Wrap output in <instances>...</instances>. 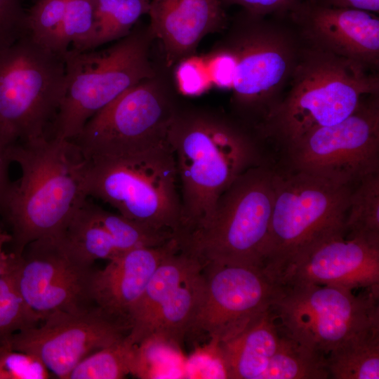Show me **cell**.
Wrapping results in <instances>:
<instances>
[{
	"mask_svg": "<svg viewBox=\"0 0 379 379\" xmlns=\"http://www.w3.org/2000/svg\"><path fill=\"white\" fill-rule=\"evenodd\" d=\"M13 255L16 289L42 319L55 311L77 312L96 305L92 295L95 262L77 252L63 234L36 239L20 256Z\"/></svg>",
	"mask_w": 379,
	"mask_h": 379,
	"instance_id": "cell-13",
	"label": "cell"
},
{
	"mask_svg": "<svg viewBox=\"0 0 379 379\" xmlns=\"http://www.w3.org/2000/svg\"><path fill=\"white\" fill-rule=\"evenodd\" d=\"M225 8L221 0H151L148 25L165 65L173 69L196 55L205 36L225 30Z\"/></svg>",
	"mask_w": 379,
	"mask_h": 379,
	"instance_id": "cell-19",
	"label": "cell"
},
{
	"mask_svg": "<svg viewBox=\"0 0 379 379\" xmlns=\"http://www.w3.org/2000/svg\"><path fill=\"white\" fill-rule=\"evenodd\" d=\"M128 323L97 305L77 312L55 311L36 326L14 333L6 347L38 357L52 375L67 379L93 352L124 339Z\"/></svg>",
	"mask_w": 379,
	"mask_h": 379,
	"instance_id": "cell-16",
	"label": "cell"
},
{
	"mask_svg": "<svg viewBox=\"0 0 379 379\" xmlns=\"http://www.w3.org/2000/svg\"><path fill=\"white\" fill-rule=\"evenodd\" d=\"M285 166L354 186L379 173L378 94L342 121L310 131L283 149Z\"/></svg>",
	"mask_w": 379,
	"mask_h": 379,
	"instance_id": "cell-12",
	"label": "cell"
},
{
	"mask_svg": "<svg viewBox=\"0 0 379 379\" xmlns=\"http://www.w3.org/2000/svg\"><path fill=\"white\" fill-rule=\"evenodd\" d=\"M310 1H317V0H310Z\"/></svg>",
	"mask_w": 379,
	"mask_h": 379,
	"instance_id": "cell-42",
	"label": "cell"
},
{
	"mask_svg": "<svg viewBox=\"0 0 379 379\" xmlns=\"http://www.w3.org/2000/svg\"><path fill=\"white\" fill-rule=\"evenodd\" d=\"M204 265V297L189 335L225 343L270 310L279 282L258 267Z\"/></svg>",
	"mask_w": 379,
	"mask_h": 379,
	"instance_id": "cell-15",
	"label": "cell"
},
{
	"mask_svg": "<svg viewBox=\"0 0 379 379\" xmlns=\"http://www.w3.org/2000/svg\"><path fill=\"white\" fill-rule=\"evenodd\" d=\"M345 237L379 248V173L369 175L352 190Z\"/></svg>",
	"mask_w": 379,
	"mask_h": 379,
	"instance_id": "cell-23",
	"label": "cell"
},
{
	"mask_svg": "<svg viewBox=\"0 0 379 379\" xmlns=\"http://www.w3.org/2000/svg\"><path fill=\"white\" fill-rule=\"evenodd\" d=\"M98 33L95 0H67L65 15L62 43L68 51L93 49Z\"/></svg>",
	"mask_w": 379,
	"mask_h": 379,
	"instance_id": "cell-31",
	"label": "cell"
},
{
	"mask_svg": "<svg viewBox=\"0 0 379 379\" xmlns=\"http://www.w3.org/2000/svg\"><path fill=\"white\" fill-rule=\"evenodd\" d=\"M184 378H230L221 343L215 339L194 350L185 359Z\"/></svg>",
	"mask_w": 379,
	"mask_h": 379,
	"instance_id": "cell-32",
	"label": "cell"
},
{
	"mask_svg": "<svg viewBox=\"0 0 379 379\" xmlns=\"http://www.w3.org/2000/svg\"><path fill=\"white\" fill-rule=\"evenodd\" d=\"M265 17L242 9L213 46L227 69L233 116L255 131L279 101L298 61L291 37Z\"/></svg>",
	"mask_w": 379,
	"mask_h": 379,
	"instance_id": "cell-5",
	"label": "cell"
},
{
	"mask_svg": "<svg viewBox=\"0 0 379 379\" xmlns=\"http://www.w3.org/2000/svg\"><path fill=\"white\" fill-rule=\"evenodd\" d=\"M65 86L64 58L29 34L0 51V135L10 144L50 137Z\"/></svg>",
	"mask_w": 379,
	"mask_h": 379,
	"instance_id": "cell-9",
	"label": "cell"
},
{
	"mask_svg": "<svg viewBox=\"0 0 379 379\" xmlns=\"http://www.w3.org/2000/svg\"><path fill=\"white\" fill-rule=\"evenodd\" d=\"M67 0H37L27 11L28 34L38 44L64 58L62 43Z\"/></svg>",
	"mask_w": 379,
	"mask_h": 379,
	"instance_id": "cell-29",
	"label": "cell"
},
{
	"mask_svg": "<svg viewBox=\"0 0 379 379\" xmlns=\"http://www.w3.org/2000/svg\"><path fill=\"white\" fill-rule=\"evenodd\" d=\"M172 74L176 90L182 95L199 96L213 87L204 56L194 55L180 60Z\"/></svg>",
	"mask_w": 379,
	"mask_h": 379,
	"instance_id": "cell-34",
	"label": "cell"
},
{
	"mask_svg": "<svg viewBox=\"0 0 379 379\" xmlns=\"http://www.w3.org/2000/svg\"><path fill=\"white\" fill-rule=\"evenodd\" d=\"M271 307L234 338L220 343L230 378L262 379L281 338Z\"/></svg>",
	"mask_w": 379,
	"mask_h": 379,
	"instance_id": "cell-21",
	"label": "cell"
},
{
	"mask_svg": "<svg viewBox=\"0 0 379 379\" xmlns=\"http://www.w3.org/2000/svg\"><path fill=\"white\" fill-rule=\"evenodd\" d=\"M11 158L21 169L2 219L10 228V252L20 256L30 242L62 235L88 197V166L72 140L44 137L16 142Z\"/></svg>",
	"mask_w": 379,
	"mask_h": 379,
	"instance_id": "cell-2",
	"label": "cell"
},
{
	"mask_svg": "<svg viewBox=\"0 0 379 379\" xmlns=\"http://www.w3.org/2000/svg\"><path fill=\"white\" fill-rule=\"evenodd\" d=\"M85 189L88 197L102 201L128 219L180 234L181 199L168 141L134 154L88 159Z\"/></svg>",
	"mask_w": 379,
	"mask_h": 379,
	"instance_id": "cell-6",
	"label": "cell"
},
{
	"mask_svg": "<svg viewBox=\"0 0 379 379\" xmlns=\"http://www.w3.org/2000/svg\"><path fill=\"white\" fill-rule=\"evenodd\" d=\"M155 38L138 21L130 33L101 50L69 48L64 56L65 86L51 136L72 140L87 121L124 92L154 76L164 60L154 58Z\"/></svg>",
	"mask_w": 379,
	"mask_h": 379,
	"instance_id": "cell-4",
	"label": "cell"
},
{
	"mask_svg": "<svg viewBox=\"0 0 379 379\" xmlns=\"http://www.w3.org/2000/svg\"><path fill=\"white\" fill-rule=\"evenodd\" d=\"M314 47L360 62L379 64V19L373 13L302 1L289 14Z\"/></svg>",
	"mask_w": 379,
	"mask_h": 379,
	"instance_id": "cell-18",
	"label": "cell"
},
{
	"mask_svg": "<svg viewBox=\"0 0 379 379\" xmlns=\"http://www.w3.org/2000/svg\"><path fill=\"white\" fill-rule=\"evenodd\" d=\"M225 8L237 5L249 13L266 16L285 17L293 12L303 0H221Z\"/></svg>",
	"mask_w": 379,
	"mask_h": 379,
	"instance_id": "cell-37",
	"label": "cell"
},
{
	"mask_svg": "<svg viewBox=\"0 0 379 379\" xmlns=\"http://www.w3.org/2000/svg\"><path fill=\"white\" fill-rule=\"evenodd\" d=\"M333 286L279 282L271 310L281 331L324 356L357 332L379 323V287L355 295Z\"/></svg>",
	"mask_w": 379,
	"mask_h": 379,
	"instance_id": "cell-11",
	"label": "cell"
},
{
	"mask_svg": "<svg viewBox=\"0 0 379 379\" xmlns=\"http://www.w3.org/2000/svg\"><path fill=\"white\" fill-rule=\"evenodd\" d=\"M179 246L175 237L163 246L130 249L109 260L94 275L92 295L95 304L130 326V311L153 273L164 257Z\"/></svg>",
	"mask_w": 379,
	"mask_h": 379,
	"instance_id": "cell-20",
	"label": "cell"
},
{
	"mask_svg": "<svg viewBox=\"0 0 379 379\" xmlns=\"http://www.w3.org/2000/svg\"><path fill=\"white\" fill-rule=\"evenodd\" d=\"M315 1L329 6L358 9L373 13L379 12V0H317Z\"/></svg>",
	"mask_w": 379,
	"mask_h": 379,
	"instance_id": "cell-39",
	"label": "cell"
},
{
	"mask_svg": "<svg viewBox=\"0 0 379 379\" xmlns=\"http://www.w3.org/2000/svg\"><path fill=\"white\" fill-rule=\"evenodd\" d=\"M204 266L184 249L164 257L130 311L126 337L133 344L154 337L180 347L203 300Z\"/></svg>",
	"mask_w": 379,
	"mask_h": 379,
	"instance_id": "cell-14",
	"label": "cell"
},
{
	"mask_svg": "<svg viewBox=\"0 0 379 379\" xmlns=\"http://www.w3.org/2000/svg\"><path fill=\"white\" fill-rule=\"evenodd\" d=\"M357 61L314 48L298 60L291 88L258 130L283 149L314 130L338 124L378 94V76Z\"/></svg>",
	"mask_w": 379,
	"mask_h": 379,
	"instance_id": "cell-3",
	"label": "cell"
},
{
	"mask_svg": "<svg viewBox=\"0 0 379 379\" xmlns=\"http://www.w3.org/2000/svg\"><path fill=\"white\" fill-rule=\"evenodd\" d=\"M272 184V213L263 270L278 281L300 253L326 237L344 232L354 187L286 166L273 167Z\"/></svg>",
	"mask_w": 379,
	"mask_h": 379,
	"instance_id": "cell-7",
	"label": "cell"
},
{
	"mask_svg": "<svg viewBox=\"0 0 379 379\" xmlns=\"http://www.w3.org/2000/svg\"><path fill=\"white\" fill-rule=\"evenodd\" d=\"M260 140L233 115L181 102L168 135L181 199L179 237L204 227L232 183L248 169L267 161Z\"/></svg>",
	"mask_w": 379,
	"mask_h": 379,
	"instance_id": "cell-1",
	"label": "cell"
},
{
	"mask_svg": "<svg viewBox=\"0 0 379 379\" xmlns=\"http://www.w3.org/2000/svg\"><path fill=\"white\" fill-rule=\"evenodd\" d=\"M273 167L268 161L239 175L222 194L208 222L180 240L204 264L263 269L273 204Z\"/></svg>",
	"mask_w": 379,
	"mask_h": 379,
	"instance_id": "cell-8",
	"label": "cell"
},
{
	"mask_svg": "<svg viewBox=\"0 0 379 379\" xmlns=\"http://www.w3.org/2000/svg\"><path fill=\"white\" fill-rule=\"evenodd\" d=\"M151 0H124L97 34L93 49L128 35L142 15L147 14Z\"/></svg>",
	"mask_w": 379,
	"mask_h": 379,
	"instance_id": "cell-33",
	"label": "cell"
},
{
	"mask_svg": "<svg viewBox=\"0 0 379 379\" xmlns=\"http://www.w3.org/2000/svg\"><path fill=\"white\" fill-rule=\"evenodd\" d=\"M126 336L85 357L72 370L67 379H121L131 374L136 345Z\"/></svg>",
	"mask_w": 379,
	"mask_h": 379,
	"instance_id": "cell-26",
	"label": "cell"
},
{
	"mask_svg": "<svg viewBox=\"0 0 379 379\" xmlns=\"http://www.w3.org/2000/svg\"><path fill=\"white\" fill-rule=\"evenodd\" d=\"M281 333L279 347L262 379L329 378L326 356Z\"/></svg>",
	"mask_w": 379,
	"mask_h": 379,
	"instance_id": "cell-24",
	"label": "cell"
},
{
	"mask_svg": "<svg viewBox=\"0 0 379 379\" xmlns=\"http://www.w3.org/2000/svg\"><path fill=\"white\" fill-rule=\"evenodd\" d=\"M28 34L21 0H0V51Z\"/></svg>",
	"mask_w": 379,
	"mask_h": 379,
	"instance_id": "cell-36",
	"label": "cell"
},
{
	"mask_svg": "<svg viewBox=\"0 0 379 379\" xmlns=\"http://www.w3.org/2000/svg\"><path fill=\"white\" fill-rule=\"evenodd\" d=\"M329 378H379V323L357 332L326 356Z\"/></svg>",
	"mask_w": 379,
	"mask_h": 379,
	"instance_id": "cell-22",
	"label": "cell"
},
{
	"mask_svg": "<svg viewBox=\"0 0 379 379\" xmlns=\"http://www.w3.org/2000/svg\"><path fill=\"white\" fill-rule=\"evenodd\" d=\"M278 282L333 286L352 291L379 287V248L349 239L344 232L333 234L295 256Z\"/></svg>",
	"mask_w": 379,
	"mask_h": 379,
	"instance_id": "cell-17",
	"label": "cell"
},
{
	"mask_svg": "<svg viewBox=\"0 0 379 379\" xmlns=\"http://www.w3.org/2000/svg\"><path fill=\"white\" fill-rule=\"evenodd\" d=\"M41 321L42 317L18 293L11 269L0 276V348L6 347L14 333L34 327Z\"/></svg>",
	"mask_w": 379,
	"mask_h": 379,
	"instance_id": "cell-30",
	"label": "cell"
},
{
	"mask_svg": "<svg viewBox=\"0 0 379 379\" xmlns=\"http://www.w3.org/2000/svg\"><path fill=\"white\" fill-rule=\"evenodd\" d=\"M92 212L108 232L119 250L161 246L175 237L170 232L150 228L119 213H113L91 201Z\"/></svg>",
	"mask_w": 379,
	"mask_h": 379,
	"instance_id": "cell-28",
	"label": "cell"
},
{
	"mask_svg": "<svg viewBox=\"0 0 379 379\" xmlns=\"http://www.w3.org/2000/svg\"><path fill=\"white\" fill-rule=\"evenodd\" d=\"M180 347L151 337L136 345L131 375L140 378H184L185 359Z\"/></svg>",
	"mask_w": 379,
	"mask_h": 379,
	"instance_id": "cell-27",
	"label": "cell"
},
{
	"mask_svg": "<svg viewBox=\"0 0 379 379\" xmlns=\"http://www.w3.org/2000/svg\"><path fill=\"white\" fill-rule=\"evenodd\" d=\"M53 376L36 356L0 348V379H47Z\"/></svg>",
	"mask_w": 379,
	"mask_h": 379,
	"instance_id": "cell-35",
	"label": "cell"
},
{
	"mask_svg": "<svg viewBox=\"0 0 379 379\" xmlns=\"http://www.w3.org/2000/svg\"><path fill=\"white\" fill-rule=\"evenodd\" d=\"M4 231V230L2 227L1 221V218H0V233H1Z\"/></svg>",
	"mask_w": 379,
	"mask_h": 379,
	"instance_id": "cell-41",
	"label": "cell"
},
{
	"mask_svg": "<svg viewBox=\"0 0 379 379\" xmlns=\"http://www.w3.org/2000/svg\"><path fill=\"white\" fill-rule=\"evenodd\" d=\"M11 240L10 233L5 230L0 233V276L8 272L13 265V255L5 251V246L10 243Z\"/></svg>",
	"mask_w": 379,
	"mask_h": 379,
	"instance_id": "cell-40",
	"label": "cell"
},
{
	"mask_svg": "<svg viewBox=\"0 0 379 379\" xmlns=\"http://www.w3.org/2000/svg\"><path fill=\"white\" fill-rule=\"evenodd\" d=\"M62 234L77 252L93 262L109 261L124 252L95 218L88 197L77 210Z\"/></svg>",
	"mask_w": 379,
	"mask_h": 379,
	"instance_id": "cell-25",
	"label": "cell"
},
{
	"mask_svg": "<svg viewBox=\"0 0 379 379\" xmlns=\"http://www.w3.org/2000/svg\"><path fill=\"white\" fill-rule=\"evenodd\" d=\"M0 135V218L4 216L14 185L10 177L11 147Z\"/></svg>",
	"mask_w": 379,
	"mask_h": 379,
	"instance_id": "cell-38",
	"label": "cell"
},
{
	"mask_svg": "<svg viewBox=\"0 0 379 379\" xmlns=\"http://www.w3.org/2000/svg\"><path fill=\"white\" fill-rule=\"evenodd\" d=\"M172 69L163 62L90 118L72 140L88 159L134 154L168 141L181 104Z\"/></svg>",
	"mask_w": 379,
	"mask_h": 379,
	"instance_id": "cell-10",
	"label": "cell"
}]
</instances>
